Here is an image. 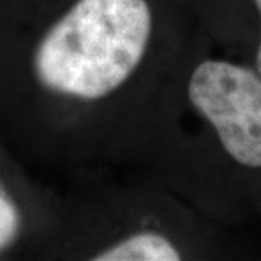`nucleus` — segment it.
<instances>
[{"instance_id": "nucleus-1", "label": "nucleus", "mask_w": 261, "mask_h": 261, "mask_svg": "<svg viewBox=\"0 0 261 261\" xmlns=\"http://www.w3.org/2000/svg\"><path fill=\"white\" fill-rule=\"evenodd\" d=\"M156 0H0V139L49 185L138 146Z\"/></svg>"}, {"instance_id": "nucleus-4", "label": "nucleus", "mask_w": 261, "mask_h": 261, "mask_svg": "<svg viewBox=\"0 0 261 261\" xmlns=\"http://www.w3.org/2000/svg\"><path fill=\"white\" fill-rule=\"evenodd\" d=\"M181 249L165 231L134 234L106 249L98 261H178Z\"/></svg>"}, {"instance_id": "nucleus-5", "label": "nucleus", "mask_w": 261, "mask_h": 261, "mask_svg": "<svg viewBox=\"0 0 261 261\" xmlns=\"http://www.w3.org/2000/svg\"><path fill=\"white\" fill-rule=\"evenodd\" d=\"M254 5H256V10L259 15V24H261V0H254ZM256 68H258V73L261 75V36H259V46H258V53H256Z\"/></svg>"}, {"instance_id": "nucleus-2", "label": "nucleus", "mask_w": 261, "mask_h": 261, "mask_svg": "<svg viewBox=\"0 0 261 261\" xmlns=\"http://www.w3.org/2000/svg\"><path fill=\"white\" fill-rule=\"evenodd\" d=\"M192 107L239 165L261 168V75L222 60L200 61L187 83Z\"/></svg>"}, {"instance_id": "nucleus-3", "label": "nucleus", "mask_w": 261, "mask_h": 261, "mask_svg": "<svg viewBox=\"0 0 261 261\" xmlns=\"http://www.w3.org/2000/svg\"><path fill=\"white\" fill-rule=\"evenodd\" d=\"M58 222L56 189L0 139V261H51Z\"/></svg>"}]
</instances>
